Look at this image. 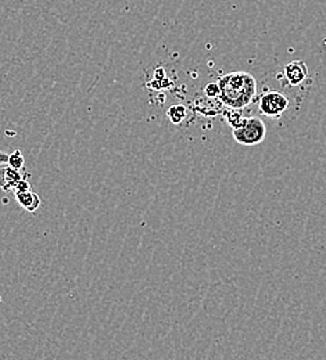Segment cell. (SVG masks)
<instances>
[{
	"label": "cell",
	"mask_w": 326,
	"mask_h": 360,
	"mask_svg": "<svg viewBox=\"0 0 326 360\" xmlns=\"http://www.w3.org/2000/svg\"><path fill=\"white\" fill-rule=\"evenodd\" d=\"M15 200L17 202L28 212H37L42 204L41 201V197L34 193L32 190L30 191H25V193H15Z\"/></svg>",
	"instance_id": "obj_6"
},
{
	"label": "cell",
	"mask_w": 326,
	"mask_h": 360,
	"mask_svg": "<svg viewBox=\"0 0 326 360\" xmlns=\"http://www.w3.org/2000/svg\"><path fill=\"white\" fill-rule=\"evenodd\" d=\"M187 110L184 104H174L167 110V117L174 125H180L187 120Z\"/></svg>",
	"instance_id": "obj_7"
},
{
	"label": "cell",
	"mask_w": 326,
	"mask_h": 360,
	"mask_svg": "<svg viewBox=\"0 0 326 360\" xmlns=\"http://www.w3.org/2000/svg\"><path fill=\"white\" fill-rule=\"evenodd\" d=\"M31 190V184H30V181L25 179H21L18 183H17V186L14 187V193H25V191H30Z\"/></svg>",
	"instance_id": "obj_10"
},
{
	"label": "cell",
	"mask_w": 326,
	"mask_h": 360,
	"mask_svg": "<svg viewBox=\"0 0 326 360\" xmlns=\"http://www.w3.org/2000/svg\"><path fill=\"white\" fill-rule=\"evenodd\" d=\"M7 161H8V154L0 151V167L4 165V164H7Z\"/></svg>",
	"instance_id": "obj_11"
},
{
	"label": "cell",
	"mask_w": 326,
	"mask_h": 360,
	"mask_svg": "<svg viewBox=\"0 0 326 360\" xmlns=\"http://www.w3.org/2000/svg\"><path fill=\"white\" fill-rule=\"evenodd\" d=\"M23 179V174L18 169L11 168L8 164L0 167V188L3 191H10L14 190L17 183Z\"/></svg>",
	"instance_id": "obj_5"
},
{
	"label": "cell",
	"mask_w": 326,
	"mask_h": 360,
	"mask_svg": "<svg viewBox=\"0 0 326 360\" xmlns=\"http://www.w3.org/2000/svg\"><path fill=\"white\" fill-rule=\"evenodd\" d=\"M7 164H8L11 168L20 171V169L24 167V155H23V153H21L20 150H14V151L8 155Z\"/></svg>",
	"instance_id": "obj_8"
},
{
	"label": "cell",
	"mask_w": 326,
	"mask_h": 360,
	"mask_svg": "<svg viewBox=\"0 0 326 360\" xmlns=\"http://www.w3.org/2000/svg\"><path fill=\"white\" fill-rule=\"evenodd\" d=\"M307 75H308L307 64L304 61H301V60L291 61L290 64H287L284 67V78L287 79V82L291 86L301 85L306 81Z\"/></svg>",
	"instance_id": "obj_4"
},
{
	"label": "cell",
	"mask_w": 326,
	"mask_h": 360,
	"mask_svg": "<svg viewBox=\"0 0 326 360\" xmlns=\"http://www.w3.org/2000/svg\"><path fill=\"white\" fill-rule=\"evenodd\" d=\"M289 98L280 91H267L260 97L258 108L261 114L270 118H280L287 110Z\"/></svg>",
	"instance_id": "obj_3"
},
{
	"label": "cell",
	"mask_w": 326,
	"mask_h": 360,
	"mask_svg": "<svg viewBox=\"0 0 326 360\" xmlns=\"http://www.w3.org/2000/svg\"><path fill=\"white\" fill-rule=\"evenodd\" d=\"M204 93H206V96L210 97V98H218V97H220V93H221L218 82H211V84H208V85L206 86V89H204Z\"/></svg>",
	"instance_id": "obj_9"
},
{
	"label": "cell",
	"mask_w": 326,
	"mask_h": 360,
	"mask_svg": "<svg viewBox=\"0 0 326 360\" xmlns=\"http://www.w3.org/2000/svg\"><path fill=\"white\" fill-rule=\"evenodd\" d=\"M220 85V101L233 110H242L250 105L257 94V81L256 78L244 71L230 72L221 77L218 81Z\"/></svg>",
	"instance_id": "obj_1"
},
{
	"label": "cell",
	"mask_w": 326,
	"mask_h": 360,
	"mask_svg": "<svg viewBox=\"0 0 326 360\" xmlns=\"http://www.w3.org/2000/svg\"><path fill=\"white\" fill-rule=\"evenodd\" d=\"M232 135L234 141L242 146H257L265 140L267 125L258 117L244 118L237 128H233Z\"/></svg>",
	"instance_id": "obj_2"
}]
</instances>
